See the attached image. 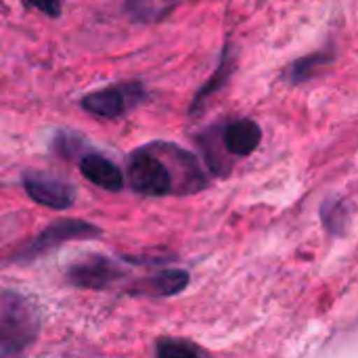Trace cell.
<instances>
[{
  "label": "cell",
  "mask_w": 358,
  "mask_h": 358,
  "mask_svg": "<svg viewBox=\"0 0 358 358\" xmlns=\"http://www.w3.org/2000/svg\"><path fill=\"white\" fill-rule=\"evenodd\" d=\"M126 180L136 193L149 197L195 193L208 182L203 170H172L168 143H151L136 149L128 159Z\"/></svg>",
  "instance_id": "cell-1"
},
{
  "label": "cell",
  "mask_w": 358,
  "mask_h": 358,
  "mask_svg": "<svg viewBox=\"0 0 358 358\" xmlns=\"http://www.w3.org/2000/svg\"><path fill=\"white\" fill-rule=\"evenodd\" d=\"M38 336L36 313L17 296L4 298V315L0 325V355L10 357L27 348Z\"/></svg>",
  "instance_id": "cell-2"
},
{
  "label": "cell",
  "mask_w": 358,
  "mask_h": 358,
  "mask_svg": "<svg viewBox=\"0 0 358 358\" xmlns=\"http://www.w3.org/2000/svg\"><path fill=\"white\" fill-rule=\"evenodd\" d=\"M143 99H145V88L141 82H122L86 94L82 99V109L103 120H117L128 109L136 107Z\"/></svg>",
  "instance_id": "cell-3"
},
{
  "label": "cell",
  "mask_w": 358,
  "mask_h": 358,
  "mask_svg": "<svg viewBox=\"0 0 358 358\" xmlns=\"http://www.w3.org/2000/svg\"><path fill=\"white\" fill-rule=\"evenodd\" d=\"M101 235V229L92 222L86 220H59L52 222L50 227H46L21 254V260H31L38 258L46 252H52L55 248L73 241V239H90Z\"/></svg>",
  "instance_id": "cell-4"
},
{
  "label": "cell",
  "mask_w": 358,
  "mask_h": 358,
  "mask_svg": "<svg viewBox=\"0 0 358 358\" xmlns=\"http://www.w3.org/2000/svg\"><path fill=\"white\" fill-rule=\"evenodd\" d=\"M122 275L120 264L105 256H88L67 268V281L80 289H107Z\"/></svg>",
  "instance_id": "cell-5"
},
{
  "label": "cell",
  "mask_w": 358,
  "mask_h": 358,
  "mask_svg": "<svg viewBox=\"0 0 358 358\" xmlns=\"http://www.w3.org/2000/svg\"><path fill=\"white\" fill-rule=\"evenodd\" d=\"M23 189L36 203L52 208V210H67L76 201V187L73 185H69L63 178L48 176L42 172L25 174L23 176Z\"/></svg>",
  "instance_id": "cell-6"
},
{
  "label": "cell",
  "mask_w": 358,
  "mask_h": 358,
  "mask_svg": "<svg viewBox=\"0 0 358 358\" xmlns=\"http://www.w3.org/2000/svg\"><path fill=\"white\" fill-rule=\"evenodd\" d=\"M260 141H262V130L250 117L235 120L227 124L222 130V147L229 155H235V157L252 155L258 149Z\"/></svg>",
  "instance_id": "cell-7"
},
{
  "label": "cell",
  "mask_w": 358,
  "mask_h": 358,
  "mask_svg": "<svg viewBox=\"0 0 358 358\" xmlns=\"http://www.w3.org/2000/svg\"><path fill=\"white\" fill-rule=\"evenodd\" d=\"M80 172L88 182L101 187L103 191L117 193L124 189V172L111 159H107L99 153L84 155L80 159Z\"/></svg>",
  "instance_id": "cell-8"
},
{
  "label": "cell",
  "mask_w": 358,
  "mask_h": 358,
  "mask_svg": "<svg viewBox=\"0 0 358 358\" xmlns=\"http://www.w3.org/2000/svg\"><path fill=\"white\" fill-rule=\"evenodd\" d=\"M189 285V273L187 271H162L157 275H151L138 283L141 294L157 296V298H168L180 294Z\"/></svg>",
  "instance_id": "cell-9"
},
{
  "label": "cell",
  "mask_w": 358,
  "mask_h": 358,
  "mask_svg": "<svg viewBox=\"0 0 358 358\" xmlns=\"http://www.w3.org/2000/svg\"><path fill=\"white\" fill-rule=\"evenodd\" d=\"M231 73H233V57H231V50L227 48V50L222 52V59H220V63H218L216 71H214V73L210 76V80H208V82L197 90V94H195V99H193V103H191L189 113L197 115V113L206 107L208 99H210V96H214L218 90H222V88H224V84L229 82Z\"/></svg>",
  "instance_id": "cell-10"
},
{
  "label": "cell",
  "mask_w": 358,
  "mask_h": 358,
  "mask_svg": "<svg viewBox=\"0 0 358 358\" xmlns=\"http://www.w3.org/2000/svg\"><path fill=\"white\" fill-rule=\"evenodd\" d=\"M336 59L334 52H327V50H319V52H313L308 57H302L294 63L287 65L283 78L289 82V84H302L306 80H310L317 71H321L325 65H329L331 61Z\"/></svg>",
  "instance_id": "cell-11"
},
{
  "label": "cell",
  "mask_w": 358,
  "mask_h": 358,
  "mask_svg": "<svg viewBox=\"0 0 358 358\" xmlns=\"http://www.w3.org/2000/svg\"><path fill=\"white\" fill-rule=\"evenodd\" d=\"M172 4H174V0H128L126 8H128L136 19L149 21V19H155L159 13L168 10Z\"/></svg>",
  "instance_id": "cell-12"
},
{
  "label": "cell",
  "mask_w": 358,
  "mask_h": 358,
  "mask_svg": "<svg viewBox=\"0 0 358 358\" xmlns=\"http://www.w3.org/2000/svg\"><path fill=\"white\" fill-rule=\"evenodd\" d=\"M346 208L342 206V201L338 203H325L323 206V224L334 233V235H342L344 233V227H348L350 222V216H346Z\"/></svg>",
  "instance_id": "cell-13"
},
{
  "label": "cell",
  "mask_w": 358,
  "mask_h": 358,
  "mask_svg": "<svg viewBox=\"0 0 358 358\" xmlns=\"http://www.w3.org/2000/svg\"><path fill=\"white\" fill-rule=\"evenodd\" d=\"M157 358H203L191 344L178 340H159L155 346Z\"/></svg>",
  "instance_id": "cell-14"
},
{
  "label": "cell",
  "mask_w": 358,
  "mask_h": 358,
  "mask_svg": "<svg viewBox=\"0 0 358 358\" xmlns=\"http://www.w3.org/2000/svg\"><path fill=\"white\" fill-rule=\"evenodd\" d=\"M25 4L46 13L48 17H59L61 15V0H25Z\"/></svg>",
  "instance_id": "cell-15"
}]
</instances>
